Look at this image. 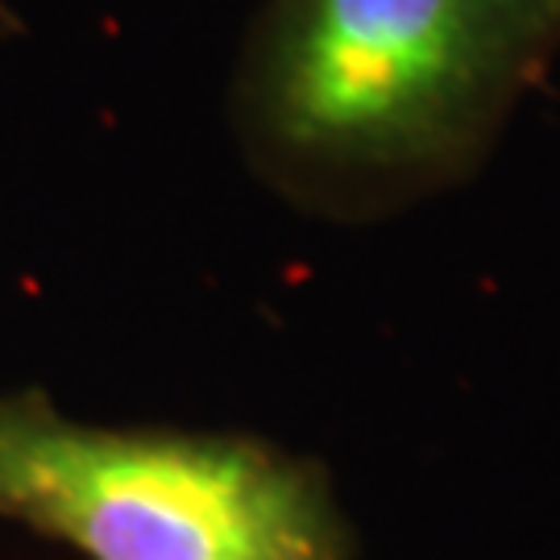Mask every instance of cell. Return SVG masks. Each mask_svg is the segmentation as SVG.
<instances>
[{
	"label": "cell",
	"mask_w": 560,
	"mask_h": 560,
	"mask_svg": "<svg viewBox=\"0 0 560 560\" xmlns=\"http://www.w3.org/2000/svg\"><path fill=\"white\" fill-rule=\"evenodd\" d=\"M0 523L88 560H353L320 465L233 432L113 428L0 390Z\"/></svg>",
	"instance_id": "cell-2"
},
{
	"label": "cell",
	"mask_w": 560,
	"mask_h": 560,
	"mask_svg": "<svg viewBox=\"0 0 560 560\" xmlns=\"http://www.w3.org/2000/svg\"><path fill=\"white\" fill-rule=\"evenodd\" d=\"M560 50V0H266L237 117L261 175L332 217L428 196Z\"/></svg>",
	"instance_id": "cell-1"
}]
</instances>
